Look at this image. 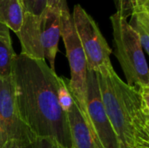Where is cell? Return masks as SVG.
<instances>
[{
    "label": "cell",
    "mask_w": 149,
    "mask_h": 148,
    "mask_svg": "<svg viewBox=\"0 0 149 148\" xmlns=\"http://www.w3.org/2000/svg\"><path fill=\"white\" fill-rule=\"evenodd\" d=\"M10 77L20 117L35 138H52L72 148L67 113L58 102V76L45 59L17 54Z\"/></svg>",
    "instance_id": "obj_1"
},
{
    "label": "cell",
    "mask_w": 149,
    "mask_h": 148,
    "mask_svg": "<svg viewBox=\"0 0 149 148\" xmlns=\"http://www.w3.org/2000/svg\"><path fill=\"white\" fill-rule=\"evenodd\" d=\"M96 74L120 148H149V86L136 88L127 85L113 65Z\"/></svg>",
    "instance_id": "obj_2"
},
{
    "label": "cell",
    "mask_w": 149,
    "mask_h": 148,
    "mask_svg": "<svg viewBox=\"0 0 149 148\" xmlns=\"http://www.w3.org/2000/svg\"><path fill=\"white\" fill-rule=\"evenodd\" d=\"M114 55L125 75L127 84L136 88L149 86V71L138 35L127 20L117 12L110 17Z\"/></svg>",
    "instance_id": "obj_3"
},
{
    "label": "cell",
    "mask_w": 149,
    "mask_h": 148,
    "mask_svg": "<svg viewBox=\"0 0 149 148\" xmlns=\"http://www.w3.org/2000/svg\"><path fill=\"white\" fill-rule=\"evenodd\" d=\"M60 29L71 72V79H67V85L74 101L88 123L86 113L87 62L69 9L60 12Z\"/></svg>",
    "instance_id": "obj_4"
},
{
    "label": "cell",
    "mask_w": 149,
    "mask_h": 148,
    "mask_svg": "<svg viewBox=\"0 0 149 148\" xmlns=\"http://www.w3.org/2000/svg\"><path fill=\"white\" fill-rule=\"evenodd\" d=\"M72 17L86 55L87 69L97 72L113 65L110 59L112 49L93 17L80 4L74 5Z\"/></svg>",
    "instance_id": "obj_5"
},
{
    "label": "cell",
    "mask_w": 149,
    "mask_h": 148,
    "mask_svg": "<svg viewBox=\"0 0 149 148\" xmlns=\"http://www.w3.org/2000/svg\"><path fill=\"white\" fill-rule=\"evenodd\" d=\"M86 113L100 148H120L102 101L96 72L90 69L86 73Z\"/></svg>",
    "instance_id": "obj_6"
},
{
    "label": "cell",
    "mask_w": 149,
    "mask_h": 148,
    "mask_svg": "<svg viewBox=\"0 0 149 148\" xmlns=\"http://www.w3.org/2000/svg\"><path fill=\"white\" fill-rule=\"evenodd\" d=\"M35 136L23 122L14 95L11 77L0 79V144L10 140L34 142Z\"/></svg>",
    "instance_id": "obj_7"
},
{
    "label": "cell",
    "mask_w": 149,
    "mask_h": 148,
    "mask_svg": "<svg viewBox=\"0 0 149 148\" xmlns=\"http://www.w3.org/2000/svg\"><path fill=\"white\" fill-rule=\"evenodd\" d=\"M42 24L43 15L35 16L29 13L24 14L23 23L17 36L20 44L21 52L24 55L34 58L45 59L42 49Z\"/></svg>",
    "instance_id": "obj_8"
},
{
    "label": "cell",
    "mask_w": 149,
    "mask_h": 148,
    "mask_svg": "<svg viewBox=\"0 0 149 148\" xmlns=\"http://www.w3.org/2000/svg\"><path fill=\"white\" fill-rule=\"evenodd\" d=\"M61 37L60 13L45 9L43 14L42 49L44 58L50 64V68L55 72V58L58 51V42Z\"/></svg>",
    "instance_id": "obj_9"
},
{
    "label": "cell",
    "mask_w": 149,
    "mask_h": 148,
    "mask_svg": "<svg viewBox=\"0 0 149 148\" xmlns=\"http://www.w3.org/2000/svg\"><path fill=\"white\" fill-rule=\"evenodd\" d=\"M72 148H100L93 133L76 102L67 113Z\"/></svg>",
    "instance_id": "obj_10"
},
{
    "label": "cell",
    "mask_w": 149,
    "mask_h": 148,
    "mask_svg": "<svg viewBox=\"0 0 149 148\" xmlns=\"http://www.w3.org/2000/svg\"><path fill=\"white\" fill-rule=\"evenodd\" d=\"M24 14L20 0H0V24L15 34L21 28Z\"/></svg>",
    "instance_id": "obj_11"
},
{
    "label": "cell",
    "mask_w": 149,
    "mask_h": 148,
    "mask_svg": "<svg viewBox=\"0 0 149 148\" xmlns=\"http://www.w3.org/2000/svg\"><path fill=\"white\" fill-rule=\"evenodd\" d=\"M16 53L11 44L10 30L0 24V79L10 77Z\"/></svg>",
    "instance_id": "obj_12"
},
{
    "label": "cell",
    "mask_w": 149,
    "mask_h": 148,
    "mask_svg": "<svg viewBox=\"0 0 149 148\" xmlns=\"http://www.w3.org/2000/svg\"><path fill=\"white\" fill-rule=\"evenodd\" d=\"M130 17L129 26L138 35L143 51L149 54V6L135 10Z\"/></svg>",
    "instance_id": "obj_13"
},
{
    "label": "cell",
    "mask_w": 149,
    "mask_h": 148,
    "mask_svg": "<svg viewBox=\"0 0 149 148\" xmlns=\"http://www.w3.org/2000/svg\"><path fill=\"white\" fill-rule=\"evenodd\" d=\"M58 97L59 106L62 111L65 113L69 112L74 104L73 97L71 93V91L67 85V79L62 77H58Z\"/></svg>",
    "instance_id": "obj_14"
},
{
    "label": "cell",
    "mask_w": 149,
    "mask_h": 148,
    "mask_svg": "<svg viewBox=\"0 0 149 148\" xmlns=\"http://www.w3.org/2000/svg\"><path fill=\"white\" fill-rule=\"evenodd\" d=\"M117 7V13L127 19L135 10L149 6V0H114Z\"/></svg>",
    "instance_id": "obj_15"
},
{
    "label": "cell",
    "mask_w": 149,
    "mask_h": 148,
    "mask_svg": "<svg viewBox=\"0 0 149 148\" xmlns=\"http://www.w3.org/2000/svg\"><path fill=\"white\" fill-rule=\"evenodd\" d=\"M24 13H29L35 16H41L44 14L47 0H20Z\"/></svg>",
    "instance_id": "obj_16"
},
{
    "label": "cell",
    "mask_w": 149,
    "mask_h": 148,
    "mask_svg": "<svg viewBox=\"0 0 149 148\" xmlns=\"http://www.w3.org/2000/svg\"><path fill=\"white\" fill-rule=\"evenodd\" d=\"M33 146L34 148H63L56 140L48 137L37 138Z\"/></svg>",
    "instance_id": "obj_17"
},
{
    "label": "cell",
    "mask_w": 149,
    "mask_h": 148,
    "mask_svg": "<svg viewBox=\"0 0 149 148\" xmlns=\"http://www.w3.org/2000/svg\"><path fill=\"white\" fill-rule=\"evenodd\" d=\"M46 8L57 11L58 13H60L62 10L69 9L67 6L66 0H47Z\"/></svg>",
    "instance_id": "obj_18"
},
{
    "label": "cell",
    "mask_w": 149,
    "mask_h": 148,
    "mask_svg": "<svg viewBox=\"0 0 149 148\" xmlns=\"http://www.w3.org/2000/svg\"><path fill=\"white\" fill-rule=\"evenodd\" d=\"M2 148H34L33 142L24 140H10L7 141Z\"/></svg>",
    "instance_id": "obj_19"
},
{
    "label": "cell",
    "mask_w": 149,
    "mask_h": 148,
    "mask_svg": "<svg viewBox=\"0 0 149 148\" xmlns=\"http://www.w3.org/2000/svg\"><path fill=\"white\" fill-rule=\"evenodd\" d=\"M0 148H1V144H0Z\"/></svg>",
    "instance_id": "obj_20"
}]
</instances>
